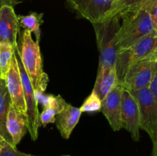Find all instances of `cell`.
<instances>
[{
  "mask_svg": "<svg viewBox=\"0 0 157 156\" xmlns=\"http://www.w3.org/2000/svg\"><path fill=\"white\" fill-rule=\"evenodd\" d=\"M149 89H150V92L153 94V97L157 101V61H156L154 67V72H153V78L150 82V86H149Z\"/></svg>",
  "mask_w": 157,
  "mask_h": 156,
  "instance_id": "24",
  "label": "cell"
},
{
  "mask_svg": "<svg viewBox=\"0 0 157 156\" xmlns=\"http://www.w3.org/2000/svg\"><path fill=\"white\" fill-rule=\"evenodd\" d=\"M18 15L13 6L5 5L0 9V43H8L16 48L19 31Z\"/></svg>",
  "mask_w": 157,
  "mask_h": 156,
  "instance_id": "12",
  "label": "cell"
},
{
  "mask_svg": "<svg viewBox=\"0 0 157 156\" xmlns=\"http://www.w3.org/2000/svg\"><path fill=\"white\" fill-rule=\"evenodd\" d=\"M122 21L116 36L117 50H124L154 31L147 9L124 12L120 16Z\"/></svg>",
  "mask_w": 157,
  "mask_h": 156,
  "instance_id": "1",
  "label": "cell"
},
{
  "mask_svg": "<svg viewBox=\"0 0 157 156\" xmlns=\"http://www.w3.org/2000/svg\"><path fill=\"white\" fill-rule=\"evenodd\" d=\"M100 54L98 73L115 67L117 55L116 36L121 26V18H113L93 24Z\"/></svg>",
  "mask_w": 157,
  "mask_h": 156,
  "instance_id": "3",
  "label": "cell"
},
{
  "mask_svg": "<svg viewBox=\"0 0 157 156\" xmlns=\"http://www.w3.org/2000/svg\"><path fill=\"white\" fill-rule=\"evenodd\" d=\"M157 46V32L144 37L131 47L119 50L117 55L116 67L118 80L121 83L129 67L139 60L153 53Z\"/></svg>",
  "mask_w": 157,
  "mask_h": 156,
  "instance_id": "4",
  "label": "cell"
},
{
  "mask_svg": "<svg viewBox=\"0 0 157 156\" xmlns=\"http://www.w3.org/2000/svg\"><path fill=\"white\" fill-rule=\"evenodd\" d=\"M153 56L155 57V58L157 60V46H156V49L154 50V51L153 52Z\"/></svg>",
  "mask_w": 157,
  "mask_h": 156,
  "instance_id": "28",
  "label": "cell"
},
{
  "mask_svg": "<svg viewBox=\"0 0 157 156\" xmlns=\"http://www.w3.org/2000/svg\"><path fill=\"white\" fill-rule=\"evenodd\" d=\"M81 109L66 103L62 111L56 115L57 128L64 139H68L81 118Z\"/></svg>",
  "mask_w": 157,
  "mask_h": 156,
  "instance_id": "13",
  "label": "cell"
},
{
  "mask_svg": "<svg viewBox=\"0 0 157 156\" xmlns=\"http://www.w3.org/2000/svg\"><path fill=\"white\" fill-rule=\"evenodd\" d=\"M101 99L95 93V92L92 91L88 97L84 100V103L80 107V109L82 113H94L101 111Z\"/></svg>",
  "mask_w": 157,
  "mask_h": 156,
  "instance_id": "20",
  "label": "cell"
},
{
  "mask_svg": "<svg viewBox=\"0 0 157 156\" xmlns=\"http://www.w3.org/2000/svg\"><path fill=\"white\" fill-rule=\"evenodd\" d=\"M57 112L50 107L44 108L39 116L40 123L43 127H46L48 124L54 123L56 120Z\"/></svg>",
  "mask_w": 157,
  "mask_h": 156,
  "instance_id": "22",
  "label": "cell"
},
{
  "mask_svg": "<svg viewBox=\"0 0 157 156\" xmlns=\"http://www.w3.org/2000/svg\"><path fill=\"white\" fill-rule=\"evenodd\" d=\"M5 80L12 100V105L18 111L25 114L26 105L25 101L24 91H23L22 83H21L15 52Z\"/></svg>",
  "mask_w": 157,
  "mask_h": 156,
  "instance_id": "11",
  "label": "cell"
},
{
  "mask_svg": "<svg viewBox=\"0 0 157 156\" xmlns=\"http://www.w3.org/2000/svg\"><path fill=\"white\" fill-rule=\"evenodd\" d=\"M21 47H18L20 58L29 76L35 91H44L47 86V74L44 73L39 41H34L32 32L24 30L20 38Z\"/></svg>",
  "mask_w": 157,
  "mask_h": 156,
  "instance_id": "2",
  "label": "cell"
},
{
  "mask_svg": "<svg viewBox=\"0 0 157 156\" xmlns=\"http://www.w3.org/2000/svg\"><path fill=\"white\" fill-rule=\"evenodd\" d=\"M123 90V86L121 83H118L101 101V111L113 131H119L122 128L121 106Z\"/></svg>",
  "mask_w": 157,
  "mask_h": 156,
  "instance_id": "10",
  "label": "cell"
},
{
  "mask_svg": "<svg viewBox=\"0 0 157 156\" xmlns=\"http://www.w3.org/2000/svg\"><path fill=\"white\" fill-rule=\"evenodd\" d=\"M121 119L122 128L130 132L133 141L139 142L140 139L139 107L136 98L131 92L124 88L122 93Z\"/></svg>",
  "mask_w": 157,
  "mask_h": 156,
  "instance_id": "9",
  "label": "cell"
},
{
  "mask_svg": "<svg viewBox=\"0 0 157 156\" xmlns=\"http://www.w3.org/2000/svg\"><path fill=\"white\" fill-rule=\"evenodd\" d=\"M6 128L12 138L14 146L16 147L28 130L26 115L11 105L7 115Z\"/></svg>",
  "mask_w": 157,
  "mask_h": 156,
  "instance_id": "14",
  "label": "cell"
},
{
  "mask_svg": "<svg viewBox=\"0 0 157 156\" xmlns=\"http://www.w3.org/2000/svg\"><path fill=\"white\" fill-rule=\"evenodd\" d=\"M151 18L152 22H153L154 30L157 32V2L154 3L153 6H150L149 9H147Z\"/></svg>",
  "mask_w": 157,
  "mask_h": 156,
  "instance_id": "25",
  "label": "cell"
},
{
  "mask_svg": "<svg viewBox=\"0 0 157 156\" xmlns=\"http://www.w3.org/2000/svg\"><path fill=\"white\" fill-rule=\"evenodd\" d=\"M116 0H68L74 10L92 24L107 18Z\"/></svg>",
  "mask_w": 157,
  "mask_h": 156,
  "instance_id": "8",
  "label": "cell"
},
{
  "mask_svg": "<svg viewBox=\"0 0 157 156\" xmlns=\"http://www.w3.org/2000/svg\"><path fill=\"white\" fill-rule=\"evenodd\" d=\"M43 14L32 12L27 15H18L19 25L24 28V30L29 31L35 34L36 37L35 41H40L41 37V29L40 26L43 22Z\"/></svg>",
  "mask_w": 157,
  "mask_h": 156,
  "instance_id": "17",
  "label": "cell"
},
{
  "mask_svg": "<svg viewBox=\"0 0 157 156\" xmlns=\"http://www.w3.org/2000/svg\"><path fill=\"white\" fill-rule=\"evenodd\" d=\"M15 49L8 43H0V75L2 79H6Z\"/></svg>",
  "mask_w": 157,
  "mask_h": 156,
  "instance_id": "18",
  "label": "cell"
},
{
  "mask_svg": "<svg viewBox=\"0 0 157 156\" xmlns=\"http://www.w3.org/2000/svg\"><path fill=\"white\" fill-rule=\"evenodd\" d=\"M118 83L120 82L116 67L107 69L101 73H98L93 91L102 101Z\"/></svg>",
  "mask_w": 157,
  "mask_h": 156,
  "instance_id": "15",
  "label": "cell"
},
{
  "mask_svg": "<svg viewBox=\"0 0 157 156\" xmlns=\"http://www.w3.org/2000/svg\"><path fill=\"white\" fill-rule=\"evenodd\" d=\"M157 60L153 53L133 63L128 68L121 84L129 91H136L149 87L153 78L155 64Z\"/></svg>",
  "mask_w": 157,
  "mask_h": 156,
  "instance_id": "6",
  "label": "cell"
},
{
  "mask_svg": "<svg viewBox=\"0 0 157 156\" xmlns=\"http://www.w3.org/2000/svg\"><path fill=\"white\" fill-rule=\"evenodd\" d=\"M12 105L10 96L6 87V80L0 78V137L9 143H12V138L6 128L7 115L10 106Z\"/></svg>",
  "mask_w": 157,
  "mask_h": 156,
  "instance_id": "16",
  "label": "cell"
},
{
  "mask_svg": "<svg viewBox=\"0 0 157 156\" xmlns=\"http://www.w3.org/2000/svg\"><path fill=\"white\" fill-rule=\"evenodd\" d=\"M64 156H70V155H64Z\"/></svg>",
  "mask_w": 157,
  "mask_h": 156,
  "instance_id": "29",
  "label": "cell"
},
{
  "mask_svg": "<svg viewBox=\"0 0 157 156\" xmlns=\"http://www.w3.org/2000/svg\"><path fill=\"white\" fill-rule=\"evenodd\" d=\"M0 156H37L21 152L16 147L0 137Z\"/></svg>",
  "mask_w": 157,
  "mask_h": 156,
  "instance_id": "21",
  "label": "cell"
},
{
  "mask_svg": "<svg viewBox=\"0 0 157 156\" xmlns=\"http://www.w3.org/2000/svg\"><path fill=\"white\" fill-rule=\"evenodd\" d=\"M144 0H116L107 15V19L113 18H119L121 14L125 12L129 8L139 4Z\"/></svg>",
  "mask_w": 157,
  "mask_h": 156,
  "instance_id": "19",
  "label": "cell"
},
{
  "mask_svg": "<svg viewBox=\"0 0 157 156\" xmlns=\"http://www.w3.org/2000/svg\"><path fill=\"white\" fill-rule=\"evenodd\" d=\"M156 2H157V0H144V1L141 2L139 4L129 8L128 9H127V10H126L125 12H123L122 14H124V12H132V11H136L140 10V9H147ZM122 14H121V15H122Z\"/></svg>",
  "mask_w": 157,
  "mask_h": 156,
  "instance_id": "23",
  "label": "cell"
},
{
  "mask_svg": "<svg viewBox=\"0 0 157 156\" xmlns=\"http://www.w3.org/2000/svg\"><path fill=\"white\" fill-rule=\"evenodd\" d=\"M21 2V0H0V9H1L2 6H5V5H9V6L15 7L16 5H18Z\"/></svg>",
  "mask_w": 157,
  "mask_h": 156,
  "instance_id": "26",
  "label": "cell"
},
{
  "mask_svg": "<svg viewBox=\"0 0 157 156\" xmlns=\"http://www.w3.org/2000/svg\"><path fill=\"white\" fill-rule=\"evenodd\" d=\"M131 93L136 98L139 107L140 128L152 139L157 131V101L149 87Z\"/></svg>",
  "mask_w": 157,
  "mask_h": 156,
  "instance_id": "7",
  "label": "cell"
},
{
  "mask_svg": "<svg viewBox=\"0 0 157 156\" xmlns=\"http://www.w3.org/2000/svg\"><path fill=\"white\" fill-rule=\"evenodd\" d=\"M153 142V149H152L151 156H157V131L151 139Z\"/></svg>",
  "mask_w": 157,
  "mask_h": 156,
  "instance_id": "27",
  "label": "cell"
},
{
  "mask_svg": "<svg viewBox=\"0 0 157 156\" xmlns=\"http://www.w3.org/2000/svg\"><path fill=\"white\" fill-rule=\"evenodd\" d=\"M15 55L16 58L17 64L19 69L20 76H21V83H22L23 91H24L25 101L26 105V118H27V128L29 132L31 138L33 141L37 140L38 136V128L40 123L39 116L40 113L38 111V99L36 96L34 87L32 86L29 76H28L25 70L23 64L20 58L19 52L18 47L15 49Z\"/></svg>",
  "mask_w": 157,
  "mask_h": 156,
  "instance_id": "5",
  "label": "cell"
},
{
  "mask_svg": "<svg viewBox=\"0 0 157 156\" xmlns=\"http://www.w3.org/2000/svg\"><path fill=\"white\" fill-rule=\"evenodd\" d=\"M0 78H1V75H0Z\"/></svg>",
  "mask_w": 157,
  "mask_h": 156,
  "instance_id": "30",
  "label": "cell"
}]
</instances>
